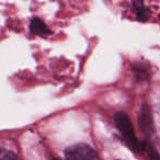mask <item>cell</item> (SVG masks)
<instances>
[{"label": "cell", "instance_id": "6da1fadb", "mask_svg": "<svg viewBox=\"0 0 160 160\" xmlns=\"http://www.w3.org/2000/svg\"><path fill=\"white\" fill-rule=\"evenodd\" d=\"M114 124L118 128V133L122 136L123 142H125L127 147L135 153L145 152V146L146 142H139L134 131L133 124L131 122V118H128L125 112L118 111L114 114Z\"/></svg>", "mask_w": 160, "mask_h": 160}, {"label": "cell", "instance_id": "7a4b0ae2", "mask_svg": "<svg viewBox=\"0 0 160 160\" xmlns=\"http://www.w3.org/2000/svg\"><path fill=\"white\" fill-rule=\"evenodd\" d=\"M65 160H101L91 146L79 142L69 146L65 150Z\"/></svg>", "mask_w": 160, "mask_h": 160}, {"label": "cell", "instance_id": "3957f363", "mask_svg": "<svg viewBox=\"0 0 160 160\" xmlns=\"http://www.w3.org/2000/svg\"><path fill=\"white\" fill-rule=\"evenodd\" d=\"M137 120H138V127H139L142 134L146 138H149L155 133V127H153L152 112H151L150 107L147 103H144L140 107Z\"/></svg>", "mask_w": 160, "mask_h": 160}, {"label": "cell", "instance_id": "277c9868", "mask_svg": "<svg viewBox=\"0 0 160 160\" xmlns=\"http://www.w3.org/2000/svg\"><path fill=\"white\" fill-rule=\"evenodd\" d=\"M30 31L32 34L38 36H42V38H46L47 35L52 33L51 30L47 28V25L42 21L40 18H33L30 23Z\"/></svg>", "mask_w": 160, "mask_h": 160}, {"label": "cell", "instance_id": "5b68a950", "mask_svg": "<svg viewBox=\"0 0 160 160\" xmlns=\"http://www.w3.org/2000/svg\"><path fill=\"white\" fill-rule=\"evenodd\" d=\"M132 8L136 14V19L140 22H146L150 17V9L146 7L145 3L142 1H133Z\"/></svg>", "mask_w": 160, "mask_h": 160}, {"label": "cell", "instance_id": "8992f818", "mask_svg": "<svg viewBox=\"0 0 160 160\" xmlns=\"http://www.w3.org/2000/svg\"><path fill=\"white\" fill-rule=\"evenodd\" d=\"M132 70H133L134 77L137 81H147L149 78V70L148 67L142 62H134L132 65Z\"/></svg>", "mask_w": 160, "mask_h": 160}, {"label": "cell", "instance_id": "52a82bcc", "mask_svg": "<svg viewBox=\"0 0 160 160\" xmlns=\"http://www.w3.org/2000/svg\"><path fill=\"white\" fill-rule=\"evenodd\" d=\"M145 152L147 155V160H160V155L156 148L150 144V142H146V146H145Z\"/></svg>", "mask_w": 160, "mask_h": 160}, {"label": "cell", "instance_id": "ba28073f", "mask_svg": "<svg viewBox=\"0 0 160 160\" xmlns=\"http://www.w3.org/2000/svg\"><path fill=\"white\" fill-rule=\"evenodd\" d=\"M0 160H22L16 152L7 150V149H1V155H0Z\"/></svg>", "mask_w": 160, "mask_h": 160}, {"label": "cell", "instance_id": "9c48e42d", "mask_svg": "<svg viewBox=\"0 0 160 160\" xmlns=\"http://www.w3.org/2000/svg\"><path fill=\"white\" fill-rule=\"evenodd\" d=\"M52 160H60V159H58V158H56V157H54V158H53V159H52Z\"/></svg>", "mask_w": 160, "mask_h": 160}, {"label": "cell", "instance_id": "30bf717a", "mask_svg": "<svg viewBox=\"0 0 160 160\" xmlns=\"http://www.w3.org/2000/svg\"><path fill=\"white\" fill-rule=\"evenodd\" d=\"M159 20H160V14H159Z\"/></svg>", "mask_w": 160, "mask_h": 160}]
</instances>
